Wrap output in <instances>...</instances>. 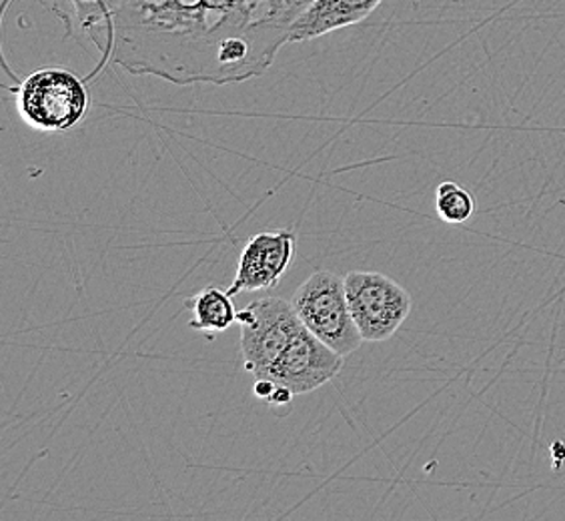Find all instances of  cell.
<instances>
[{"label": "cell", "instance_id": "obj_1", "mask_svg": "<svg viewBox=\"0 0 565 521\" xmlns=\"http://www.w3.org/2000/svg\"><path fill=\"white\" fill-rule=\"evenodd\" d=\"M311 0H120L110 61L179 87L267 73Z\"/></svg>", "mask_w": 565, "mask_h": 521}, {"label": "cell", "instance_id": "obj_2", "mask_svg": "<svg viewBox=\"0 0 565 521\" xmlns=\"http://www.w3.org/2000/svg\"><path fill=\"white\" fill-rule=\"evenodd\" d=\"M17 93L21 119L34 130L63 132L87 117V78L68 68H41L26 76Z\"/></svg>", "mask_w": 565, "mask_h": 521}, {"label": "cell", "instance_id": "obj_3", "mask_svg": "<svg viewBox=\"0 0 565 521\" xmlns=\"http://www.w3.org/2000/svg\"><path fill=\"white\" fill-rule=\"evenodd\" d=\"M291 304L305 329L339 355L348 358L363 345V337L349 309L345 277L333 272H316L295 289Z\"/></svg>", "mask_w": 565, "mask_h": 521}, {"label": "cell", "instance_id": "obj_4", "mask_svg": "<svg viewBox=\"0 0 565 521\" xmlns=\"http://www.w3.org/2000/svg\"><path fill=\"white\" fill-rule=\"evenodd\" d=\"M237 326L241 327L243 368L253 380H262L303 323L291 301L282 297H259L237 311Z\"/></svg>", "mask_w": 565, "mask_h": 521}, {"label": "cell", "instance_id": "obj_5", "mask_svg": "<svg viewBox=\"0 0 565 521\" xmlns=\"http://www.w3.org/2000/svg\"><path fill=\"white\" fill-rule=\"evenodd\" d=\"M349 309L363 341L383 343L392 339L412 313L414 299L399 283L375 272L345 275Z\"/></svg>", "mask_w": 565, "mask_h": 521}, {"label": "cell", "instance_id": "obj_6", "mask_svg": "<svg viewBox=\"0 0 565 521\" xmlns=\"http://www.w3.org/2000/svg\"><path fill=\"white\" fill-rule=\"evenodd\" d=\"M343 355L326 345L309 329L301 327L281 358L262 380H271L285 385L297 395H307L335 380L343 370Z\"/></svg>", "mask_w": 565, "mask_h": 521}, {"label": "cell", "instance_id": "obj_7", "mask_svg": "<svg viewBox=\"0 0 565 521\" xmlns=\"http://www.w3.org/2000/svg\"><path fill=\"white\" fill-rule=\"evenodd\" d=\"M297 237L289 228L253 235L241 251L239 265L228 294H253L277 287L294 263Z\"/></svg>", "mask_w": 565, "mask_h": 521}, {"label": "cell", "instance_id": "obj_8", "mask_svg": "<svg viewBox=\"0 0 565 521\" xmlns=\"http://www.w3.org/2000/svg\"><path fill=\"white\" fill-rule=\"evenodd\" d=\"M383 0H311L294 22L289 43H307L319 36L365 21Z\"/></svg>", "mask_w": 565, "mask_h": 521}, {"label": "cell", "instance_id": "obj_9", "mask_svg": "<svg viewBox=\"0 0 565 521\" xmlns=\"http://www.w3.org/2000/svg\"><path fill=\"white\" fill-rule=\"evenodd\" d=\"M71 2H73V9H75L78 31L87 34L88 39L97 44V49L103 55L100 65L95 68V73H97L103 66L110 63V56H113L115 14L119 9L120 0H71ZM93 75L88 78H93Z\"/></svg>", "mask_w": 565, "mask_h": 521}, {"label": "cell", "instance_id": "obj_10", "mask_svg": "<svg viewBox=\"0 0 565 521\" xmlns=\"http://www.w3.org/2000/svg\"><path fill=\"white\" fill-rule=\"evenodd\" d=\"M186 309L193 313L189 329L201 333H223L237 323V307L233 295L218 287H205L203 291L186 297Z\"/></svg>", "mask_w": 565, "mask_h": 521}, {"label": "cell", "instance_id": "obj_11", "mask_svg": "<svg viewBox=\"0 0 565 521\" xmlns=\"http://www.w3.org/2000/svg\"><path fill=\"white\" fill-rule=\"evenodd\" d=\"M435 211L444 223L463 225L476 215V199L468 189L454 181H444L435 189Z\"/></svg>", "mask_w": 565, "mask_h": 521}]
</instances>
